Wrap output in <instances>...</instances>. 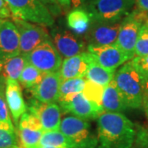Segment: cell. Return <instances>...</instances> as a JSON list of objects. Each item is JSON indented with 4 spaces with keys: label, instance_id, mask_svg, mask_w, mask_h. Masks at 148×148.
I'll list each match as a JSON object with an SVG mask.
<instances>
[{
    "label": "cell",
    "instance_id": "obj_42",
    "mask_svg": "<svg viewBox=\"0 0 148 148\" xmlns=\"http://www.w3.org/2000/svg\"><path fill=\"white\" fill-rule=\"evenodd\" d=\"M92 1H95V0H86V3H88V2H92Z\"/></svg>",
    "mask_w": 148,
    "mask_h": 148
},
{
    "label": "cell",
    "instance_id": "obj_40",
    "mask_svg": "<svg viewBox=\"0 0 148 148\" xmlns=\"http://www.w3.org/2000/svg\"><path fill=\"white\" fill-rule=\"evenodd\" d=\"M144 111H145L146 116H147V119H148V108L147 109H146V110H144Z\"/></svg>",
    "mask_w": 148,
    "mask_h": 148
},
{
    "label": "cell",
    "instance_id": "obj_37",
    "mask_svg": "<svg viewBox=\"0 0 148 148\" xmlns=\"http://www.w3.org/2000/svg\"><path fill=\"white\" fill-rule=\"evenodd\" d=\"M57 2L59 3V5L65 9H69L72 4L71 0H57Z\"/></svg>",
    "mask_w": 148,
    "mask_h": 148
},
{
    "label": "cell",
    "instance_id": "obj_15",
    "mask_svg": "<svg viewBox=\"0 0 148 148\" xmlns=\"http://www.w3.org/2000/svg\"><path fill=\"white\" fill-rule=\"evenodd\" d=\"M59 73H45L36 86L31 90L33 98L42 103H58L61 85Z\"/></svg>",
    "mask_w": 148,
    "mask_h": 148
},
{
    "label": "cell",
    "instance_id": "obj_34",
    "mask_svg": "<svg viewBox=\"0 0 148 148\" xmlns=\"http://www.w3.org/2000/svg\"><path fill=\"white\" fill-rule=\"evenodd\" d=\"M12 17V12L7 4L5 0H0V18L8 19Z\"/></svg>",
    "mask_w": 148,
    "mask_h": 148
},
{
    "label": "cell",
    "instance_id": "obj_10",
    "mask_svg": "<svg viewBox=\"0 0 148 148\" xmlns=\"http://www.w3.org/2000/svg\"><path fill=\"white\" fill-rule=\"evenodd\" d=\"M58 103L63 114H71L87 121L98 119L100 114L104 112L91 103L82 92L69 95L59 100Z\"/></svg>",
    "mask_w": 148,
    "mask_h": 148
},
{
    "label": "cell",
    "instance_id": "obj_45",
    "mask_svg": "<svg viewBox=\"0 0 148 148\" xmlns=\"http://www.w3.org/2000/svg\"><path fill=\"white\" fill-rule=\"evenodd\" d=\"M0 20H1V18H0Z\"/></svg>",
    "mask_w": 148,
    "mask_h": 148
},
{
    "label": "cell",
    "instance_id": "obj_4",
    "mask_svg": "<svg viewBox=\"0 0 148 148\" xmlns=\"http://www.w3.org/2000/svg\"><path fill=\"white\" fill-rule=\"evenodd\" d=\"M12 18L29 21L43 27H53L54 17L39 0H5Z\"/></svg>",
    "mask_w": 148,
    "mask_h": 148
},
{
    "label": "cell",
    "instance_id": "obj_28",
    "mask_svg": "<svg viewBox=\"0 0 148 148\" xmlns=\"http://www.w3.org/2000/svg\"><path fill=\"white\" fill-rule=\"evenodd\" d=\"M0 148H25L20 142L17 132L0 128Z\"/></svg>",
    "mask_w": 148,
    "mask_h": 148
},
{
    "label": "cell",
    "instance_id": "obj_26",
    "mask_svg": "<svg viewBox=\"0 0 148 148\" xmlns=\"http://www.w3.org/2000/svg\"><path fill=\"white\" fill-rule=\"evenodd\" d=\"M106 86H103L99 84H96L95 82H92L90 81L86 80V84H85L84 90L82 91L83 95L93 103L96 107L99 109H102V97L103 93Z\"/></svg>",
    "mask_w": 148,
    "mask_h": 148
},
{
    "label": "cell",
    "instance_id": "obj_25",
    "mask_svg": "<svg viewBox=\"0 0 148 148\" xmlns=\"http://www.w3.org/2000/svg\"><path fill=\"white\" fill-rule=\"evenodd\" d=\"M86 82V79H84V77H77L63 81L60 85L58 101L64 99L69 95L82 92L84 90Z\"/></svg>",
    "mask_w": 148,
    "mask_h": 148
},
{
    "label": "cell",
    "instance_id": "obj_9",
    "mask_svg": "<svg viewBox=\"0 0 148 148\" xmlns=\"http://www.w3.org/2000/svg\"><path fill=\"white\" fill-rule=\"evenodd\" d=\"M51 40L58 53L64 59L84 53L87 47L83 37L64 28H53L51 31Z\"/></svg>",
    "mask_w": 148,
    "mask_h": 148
},
{
    "label": "cell",
    "instance_id": "obj_18",
    "mask_svg": "<svg viewBox=\"0 0 148 148\" xmlns=\"http://www.w3.org/2000/svg\"><path fill=\"white\" fill-rule=\"evenodd\" d=\"M102 109L108 113H122L127 106L117 87L114 78L106 86L102 97Z\"/></svg>",
    "mask_w": 148,
    "mask_h": 148
},
{
    "label": "cell",
    "instance_id": "obj_8",
    "mask_svg": "<svg viewBox=\"0 0 148 148\" xmlns=\"http://www.w3.org/2000/svg\"><path fill=\"white\" fill-rule=\"evenodd\" d=\"M12 21L19 34L20 53L26 55L42 43L51 40L43 26L17 18H12Z\"/></svg>",
    "mask_w": 148,
    "mask_h": 148
},
{
    "label": "cell",
    "instance_id": "obj_17",
    "mask_svg": "<svg viewBox=\"0 0 148 148\" xmlns=\"http://www.w3.org/2000/svg\"><path fill=\"white\" fill-rule=\"evenodd\" d=\"M90 59V54L87 51L64 59L58 71L61 81L86 77Z\"/></svg>",
    "mask_w": 148,
    "mask_h": 148
},
{
    "label": "cell",
    "instance_id": "obj_13",
    "mask_svg": "<svg viewBox=\"0 0 148 148\" xmlns=\"http://www.w3.org/2000/svg\"><path fill=\"white\" fill-rule=\"evenodd\" d=\"M86 51L90 53L96 63L110 70H116L119 67L131 60V58L116 45L87 46Z\"/></svg>",
    "mask_w": 148,
    "mask_h": 148
},
{
    "label": "cell",
    "instance_id": "obj_39",
    "mask_svg": "<svg viewBox=\"0 0 148 148\" xmlns=\"http://www.w3.org/2000/svg\"><path fill=\"white\" fill-rule=\"evenodd\" d=\"M39 147V146H38ZM40 148H63V147H40Z\"/></svg>",
    "mask_w": 148,
    "mask_h": 148
},
{
    "label": "cell",
    "instance_id": "obj_32",
    "mask_svg": "<svg viewBox=\"0 0 148 148\" xmlns=\"http://www.w3.org/2000/svg\"><path fill=\"white\" fill-rule=\"evenodd\" d=\"M131 148H148V129L136 125V135Z\"/></svg>",
    "mask_w": 148,
    "mask_h": 148
},
{
    "label": "cell",
    "instance_id": "obj_16",
    "mask_svg": "<svg viewBox=\"0 0 148 148\" xmlns=\"http://www.w3.org/2000/svg\"><path fill=\"white\" fill-rule=\"evenodd\" d=\"M5 96L11 117L16 127L22 114L27 111V105L24 101L21 84L18 81L6 79Z\"/></svg>",
    "mask_w": 148,
    "mask_h": 148
},
{
    "label": "cell",
    "instance_id": "obj_7",
    "mask_svg": "<svg viewBox=\"0 0 148 148\" xmlns=\"http://www.w3.org/2000/svg\"><path fill=\"white\" fill-rule=\"evenodd\" d=\"M25 56L28 64L45 74L58 73L63 63V58L52 40L42 43Z\"/></svg>",
    "mask_w": 148,
    "mask_h": 148
},
{
    "label": "cell",
    "instance_id": "obj_41",
    "mask_svg": "<svg viewBox=\"0 0 148 148\" xmlns=\"http://www.w3.org/2000/svg\"><path fill=\"white\" fill-rule=\"evenodd\" d=\"M2 68H3V63L0 61V73H1V71H2Z\"/></svg>",
    "mask_w": 148,
    "mask_h": 148
},
{
    "label": "cell",
    "instance_id": "obj_38",
    "mask_svg": "<svg viewBox=\"0 0 148 148\" xmlns=\"http://www.w3.org/2000/svg\"><path fill=\"white\" fill-rule=\"evenodd\" d=\"M72 4L73 5L74 8H79L81 4H86V0H71Z\"/></svg>",
    "mask_w": 148,
    "mask_h": 148
},
{
    "label": "cell",
    "instance_id": "obj_5",
    "mask_svg": "<svg viewBox=\"0 0 148 148\" xmlns=\"http://www.w3.org/2000/svg\"><path fill=\"white\" fill-rule=\"evenodd\" d=\"M59 131L69 139L71 148H95L98 138L90 129V123L73 115L62 119Z\"/></svg>",
    "mask_w": 148,
    "mask_h": 148
},
{
    "label": "cell",
    "instance_id": "obj_33",
    "mask_svg": "<svg viewBox=\"0 0 148 148\" xmlns=\"http://www.w3.org/2000/svg\"><path fill=\"white\" fill-rule=\"evenodd\" d=\"M42 4L47 8L50 13L54 16H58L62 12V7L59 5L57 0H39Z\"/></svg>",
    "mask_w": 148,
    "mask_h": 148
},
{
    "label": "cell",
    "instance_id": "obj_36",
    "mask_svg": "<svg viewBox=\"0 0 148 148\" xmlns=\"http://www.w3.org/2000/svg\"><path fill=\"white\" fill-rule=\"evenodd\" d=\"M135 4L138 10L148 13V0H136Z\"/></svg>",
    "mask_w": 148,
    "mask_h": 148
},
{
    "label": "cell",
    "instance_id": "obj_20",
    "mask_svg": "<svg viewBox=\"0 0 148 148\" xmlns=\"http://www.w3.org/2000/svg\"><path fill=\"white\" fill-rule=\"evenodd\" d=\"M116 70H110L102 67L101 65L96 63L92 56L90 55L89 68L86 74V80L95 82L96 84L106 86L114 78Z\"/></svg>",
    "mask_w": 148,
    "mask_h": 148
},
{
    "label": "cell",
    "instance_id": "obj_19",
    "mask_svg": "<svg viewBox=\"0 0 148 148\" xmlns=\"http://www.w3.org/2000/svg\"><path fill=\"white\" fill-rule=\"evenodd\" d=\"M67 25L71 32L82 36L88 31L91 18L88 12L82 8H75L67 16Z\"/></svg>",
    "mask_w": 148,
    "mask_h": 148
},
{
    "label": "cell",
    "instance_id": "obj_22",
    "mask_svg": "<svg viewBox=\"0 0 148 148\" xmlns=\"http://www.w3.org/2000/svg\"><path fill=\"white\" fill-rule=\"evenodd\" d=\"M45 73L32 64L27 63L18 79L19 83L30 91L34 89L43 78Z\"/></svg>",
    "mask_w": 148,
    "mask_h": 148
},
{
    "label": "cell",
    "instance_id": "obj_23",
    "mask_svg": "<svg viewBox=\"0 0 148 148\" xmlns=\"http://www.w3.org/2000/svg\"><path fill=\"white\" fill-rule=\"evenodd\" d=\"M38 146L71 148V144L69 143V139L59 130L44 132Z\"/></svg>",
    "mask_w": 148,
    "mask_h": 148
},
{
    "label": "cell",
    "instance_id": "obj_27",
    "mask_svg": "<svg viewBox=\"0 0 148 148\" xmlns=\"http://www.w3.org/2000/svg\"><path fill=\"white\" fill-rule=\"evenodd\" d=\"M6 78L0 75V123L13 124L5 96Z\"/></svg>",
    "mask_w": 148,
    "mask_h": 148
},
{
    "label": "cell",
    "instance_id": "obj_35",
    "mask_svg": "<svg viewBox=\"0 0 148 148\" xmlns=\"http://www.w3.org/2000/svg\"><path fill=\"white\" fill-rule=\"evenodd\" d=\"M143 108L144 110L148 108V79L143 82Z\"/></svg>",
    "mask_w": 148,
    "mask_h": 148
},
{
    "label": "cell",
    "instance_id": "obj_44",
    "mask_svg": "<svg viewBox=\"0 0 148 148\" xmlns=\"http://www.w3.org/2000/svg\"><path fill=\"white\" fill-rule=\"evenodd\" d=\"M34 148H40V147H38V146H37V147H34Z\"/></svg>",
    "mask_w": 148,
    "mask_h": 148
},
{
    "label": "cell",
    "instance_id": "obj_3",
    "mask_svg": "<svg viewBox=\"0 0 148 148\" xmlns=\"http://www.w3.org/2000/svg\"><path fill=\"white\" fill-rule=\"evenodd\" d=\"M136 0H95L86 3L91 21L116 23L131 12Z\"/></svg>",
    "mask_w": 148,
    "mask_h": 148
},
{
    "label": "cell",
    "instance_id": "obj_21",
    "mask_svg": "<svg viewBox=\"0 0 148 148\" xmlns=\"http://www.w3.org/2000/svg\"><path fill=\"white\" fill-rule=\"evenodd\" d=\"M27 64L26 56L22 53H19L3 63V68L0 74L6 79L18 81Z\"/></svg>",
    "mask_w": 148,
    "mask_h": 148
},
{
    "label": "cell",
    "instance_id": "obj_43",
    "mask_svg": "<svg viewBox=\"0 0 148 148\" xmlns=\"http://www.w3.org/2000/svg\"><path fill=\"white\" fill-rule=\"evenodd\" d=\"M146 25L148 27V18H147V22H146Z\"/></svg>",
    "mask_w": 148,
    "mask_h": 148
},
{
    "label": "cell",
    "instance_id": "obj_6",
    "mask_svg": "<svg viewBox=\"0 0 148 148\" xmlns=\"http://www.w3.org/2000/svg\"><path fill=\"white\" fill-rule=\"evenodd\" d=\"M148 13L135 9L121 21L116 45L121 49L129 58H134L135 46L141 27L146 24Z\"/></svg>",
    "mask_w": 148,
    "mask_h": 148
},
{
    "label": "cell",
    "instance_id": "obj_12",
    "mask_svg": "<svg viewBox=\"0 0 148 148\" xmlns=\"http://www.w3.org/2000/svg\"><path fill=\"white\" fill-rule=\"evenodd\" d=\"M121 21L116 23H106L91 21L90 27L83 37L87 46L116 45Z\"/></svg>",
    "mask_w": 148,
    "mask_h": 148
},
{
    "label": "cell",
    "instance_id": "obj_30",
    "mask_svg": "<svg viewBox=\"0 0 148 148\" xmlns=\"http://www.w3.org/2000/svg\"><path fill=\"white\" fill-rule=\"evenodd\" d=\"M27 127L35 130L44 131L40 119L34 114H32L28 110L25 114H23L21 117L20 120L18 122V125L16 126V127Z\"/></svg>",
    "mask_w": 148,
    "mask_h": 148
},
{
    "label": "cell",
    "instance_id": "obj_31",
    "mask_svg": "<svg viewBox=\"0 0 148 148\" xmlns=\"http://www.w3.org/2000/svg\"><path fill=\"white\" fill-rule=\"evenodd\" d=\"M131 61L134 69H136L144 82L148 79V55L143 57H134Z\"/></svg>",
    "mask_w": 148,
    "mask_h": 148
},
{
    "label": "cell",
    "instance_id": "obj_11",
    "mask_svg": "<svg viewBox=\"0 0 148 148\" xmlns=\"http://www.w3.org/2000/svg\"><path fill=\"white\" fill-rule=\"evenodd\" d=\"M27 110L40 119L44 132L59 130L63 113L57 103H42L32 98L27 105Z\"/></svg>",
    "mask_w": 148,
    "mask_h": 148
},
{
    "label": "cell",
    "instance_id": "obj_2",
    "mask_svg": "<svg viewBox=\"0 0 148 148\" xmlns=\"http://www.w3.org/2000/svg\"><path fill=\"white\" fill-rule=\"evenodd\" d=\"M114 81L127 108L143 107V82L129 60L118 70Z\"/></svg>",
    "mask_w": 148,
    "mask_h": 148
},
{
    "label": "cell",
    "instance_id": "obj_1",
    "mask_svg": "<svg viewBox=\"0 0 148 148\" xmlns=\"http://www.w3.org/2000/svg\"><path fill=\"white\" fill-rule=\"evenodd\" d=\"M98 143L95 148H131L136 125L122 113L103 112L97 119Z\"/></svg>",
    "mask_w": 148,
    "mask_h": 148
},
{
    "label": "cell",
    "instance_id": "obj_14",
    "mask_svg": "<svg viewBox=\"0 0 148 148\" xmlns=\"http://www.w3.org/2000/svg\"><path fill=\"white\" fill-rule=\"evenodd\" d=\"M20 53V40L13 21L8 19L0 20V61L8 59Z\"/></svg>",
    "mask_w": 148,
    "mask_h": 148
},
{
    "label": "cell",
    "instance_id": "obj_29",
    "mask_svg": "<svg viewBox=\"0 0 148 148\" xmlns=\"http://www.w3.org/2000/svg\"><path fill=\"white\" fill-rule=\"evenodd\" d=\"M148 55V27L144 24L141 27L135 46L134 57Z\"/></svg>",
    "mask_w": 148,
    "mask_h": 148
},
{
    "label": "cell",
    "instance_id": "obj_24",
    "mask_svg": "<svg viewBox=\"0 0 148 148\" xmlns=\"http://www.w3.org/2000/svg\"><path fill=\"white\" fill-rule=\"evenodd\" d=\"M20 142L25 148H34L39 145L44 131L35 130L27 127H16Z\"/></svg>",
    "mask_w": 148,
    "mask_h": 148
}]
</instances>
